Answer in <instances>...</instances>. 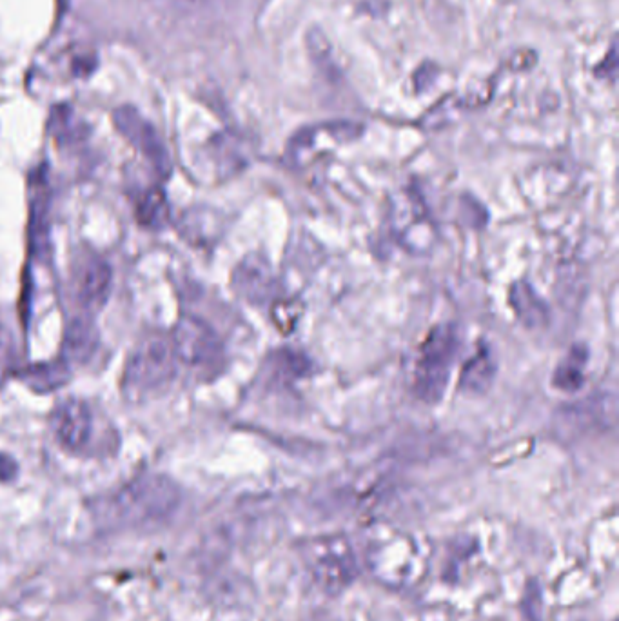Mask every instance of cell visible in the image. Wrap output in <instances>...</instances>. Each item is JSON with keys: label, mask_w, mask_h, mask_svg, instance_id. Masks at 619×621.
Wrapping results in <instances>:
<instances>
[{"label": "cell", "mask_w": 619, "mask_h": 621, "mask_svg": "<svg viewBox=\"0 0 619 621\" xmlns=\"http://www.w3.org/2000/svg\"><path fill=\"white\" fill-rule=\"evenodd\" d=\"M180 503V489L164 474L148 473L122 485L115 493L95 498L89 511L100 531L117 533L148 529L171 518Z\"/></svg>", "instance_id": "1"}, {"label": "cell", "mask_w": 619, "mask_h": 621, "mask_svg": "<svg viewBox=\"0 0 619 621\" xmlns=\"http://www.w3.org/2000/svg\"><path fill=\"white\" fill-rule=\"evenodd\" d=\"M178 364L171 336L148 335L138 342L124 365L122 391L129 400H142L168 389Z\"/></svg>", "instance_id": "2"}, {"label": "cell", "mask_w": 619, "mask_h": 621, "mask_svg": "<svg viewBox=\"0 0 619 621\" xmlns=\"http://www.w3.org/2000/svg\"><path fill=\"white\" fill-rule=\"evenodd\" d=\"M178 367L200 380L220 375L226 365V351L215 329L197 316H182L171 333Z\"/></svg>", "instance_id": "3"}, {"label": "cell", "mask_w": 619, "mask_h": 621, "mask_svg": "<svg viewBox=\"0 0 619 621\" xmlns=\"http://www.w3.org/2000/svg\"><path fill=\"white\" fill-rule=\"evenodd\" d=\"M460 345L462 342L454 326L434 327L425 338L413 380L414 393L420 400L427 404L442 400Z\"/></svg>", "instance_id": "4"}, {"label": "cell", "mask_w": 619, "mask_h": 621, "mask_svg": "<svg viewBox=\"0 0 619 621\" xmlns=\"http://www.w3.org/2000/svg\"><path fill=\"white\" fill-rule=\"evenodd\" d=\"M302 558L316 585L329 594L344 591L358 576L356 554L342 536H324L304 543Z\"/></svg>", "instance_id": "5"}, {"label": "cell", "mask_w": 619, "mask_h": 621, "mask_svg": "<svg viewBox=\"0 0 619 621\" xmlns=\"http://www.w3.org/2000/svg\"><path fill=\"white\" fill-rule=\"evenodd\" d=\"M50 429L68 453L89 454L97 436V416L88 402L66 398L51 411Z\"/></svg>", "instance_id": "6"}, {"label": "cell", "mask_w": 619, "mask_h": 621, "mask_svg": "<svg viewBox=\"0 0 619 621\" xmlns=\"http://www.w3.org/2000/svg\"><path fill=\"white\" fill-rule=\"evenodd\" d=\"M111 284L113 273L104 258L93 251L77 255L71 266V289L84 315H95L108 302Z\"/></svg>", "instance_id": "7"}, {"label": "cell", "mask_w": 619, "mask_h": 621, "mask_svg": "<svg viewBox=\"0 0 619 621\" xmlns=\"http://www.w3.org/2000/svg\"><path fill=\"white\" fill-rule=\"evenodd\" d=\"M367 563L369 569L385 583L402 585L418 576V565L422 562L418 554V545L411 540H385V542L367 545Z\"/></svg>", "instance_id": "8"}, {"label": "cell", "mask_w": 619, "mask_h": 621, "mask_svg": "<svg viewBox=\"0 0 619 621\" xmlns=\"http://www.w3.org/2000/svg\"><path fill=\"white\" fill-rule=\"evenodd\" d=\"M113 122L118 133L128 140L140 155L148 160L158 175L166 177L171 169L169 153L157 129L144 119L137 109L131 106H122L113 113Z\"/></svg>", "instance_id": "9"}, {"label": "cell", "mask_w": 619, "mask_h": 621, "mask_svg": "<svg viewBox=\"0 0 619 621\" xmlns=\"http://www.w3.org/2000/svg\"><path fill=\"white\" fill-rule=\"evenodd\" d=\"M100 345L99 329L91 316H75L64 333L62 360L71 365H86L95 356Z\"/></svg>", "instance_id": "10"}, {"label": "cell", "mask_w": 619, "mask_h": 621, "mask_svg": "<svg viewBox=\"0 0 619 621\" xmlns=\"http://www.w3.org/2000/svg\"><path fill=\"white\" fill-rule=\"evenodd\" d=\"M271 269L266 260L258 255L244 258L233 273V289L251 304H262L271 291Z\"/></svg>", "instance_id": "11"}, {"label": "cell", "mask_w": 619, "mask_h": 621, "mask_svg": "<svg viewBox=\"0 0 619 621\" xmlns=\"http://www.w3.org/2000/svg\"><path fill=\"white\" fill-rule=\"evenodd\" d=\"M48 178H33L30 197V242L33 255L44 257L50 246L48 235V209H50V191Z\"/></svg>", "instance_id": "12"}, {"label": "cell", "mask_w": 619, "mask_h": 621, "mask_svg": "<svg viewBox=\"0 0 619 621\" xmlns=\"http://www.w3.org/2000/svg\"><path fill=\"white\" fill-rule=\"evenodd\" d=\"M496 375V362L489 345L480 344L476 355L463 365L460 389L467 395H483Z\"/></svg>", "instance_id": "13"}, {"label": "cell", "mask_w": 619, "mask_h": 621, "mask_svg": "<svg viewBox=\"0 0 619 621\" xmlns=\"http://www.w3.org/2000/svg\"><path fill=\"white\" fill-rule=\"evenodd\" d=\"M514 313L525 327H545L549 324V307L525 282H516L509 296Z\"/></svg>", "instance_id": "14"}, {"label": "cell", "mask_w": 619, "mask_h": 621, "mask_svg": "<svg viewBox=\"0 0 619 621\" xmlns=\"http://www.w3.org/2000/svg\"><path fill=\"white\" fill-rule=\"evenodd\" d=\"M589 362V351L585 345H572L563 356L552 376V385L565 393H574L585 382V367Z\"/></svg>", "instance_id": "15"}, {"label": "cell", "mask_w": 619, "mask_h": 621, "mask_svg": "<svg viewBox=\"0 0 619 621\" xmlns=\"http://www.w3.org/2000/svg\"><path fill=\"white\" fill-rule=\"evenodd\" d=\"M135 217L142 227L149 231H160L169 220V204L166 193L160 188H149L138 198Z\"/></svg>", "instance_id": "16"}, {"label": "cell", "mask_w": 619, "mask_h": 621, "mask_svg": "<svg viewBox=\"0 0 619 621\" xmlns=\"http://www.w3.org/2000/svg\"><path fill=\"white\" fill-rule=\"evenodd\" d=\"M69 365L60 358L53 364L33 365L24 371L22 380H26L33 389L39 391H53L55 387L64 384L68 380Z\"/></svg>", "instance_id": "17"}, {"label": "cell", "mask_w": 619, "mask_h": 621, "mask_svg": "<svg viewBox=\"0 0 619 621\" xmlns=\"http://www.w3.org/2000/svg\"><path fill=\"white\" fill-rule=\"evenodd\" d=\"M19 467L8 454L0 453V482H11L17 476Z\"/></svg>", "instance_id": "18"}]
</instances>
